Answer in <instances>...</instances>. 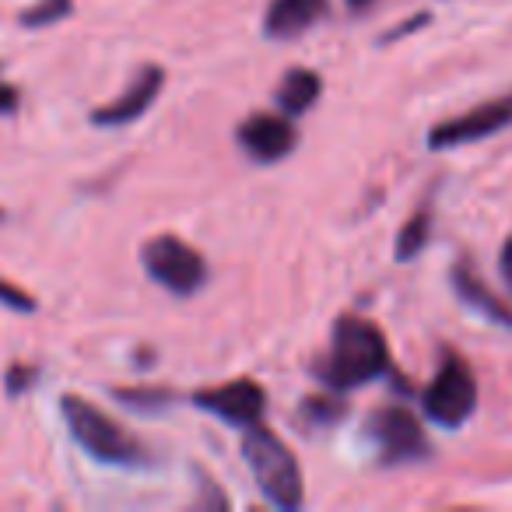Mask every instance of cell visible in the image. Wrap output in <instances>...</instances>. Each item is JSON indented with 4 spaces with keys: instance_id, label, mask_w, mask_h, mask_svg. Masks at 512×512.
Returning <instances> with one entry per match:
<instances>
[{
    "instance_id": "ac0fdd59",
    "label": "cell",
    "mask_w": 512,
    "mask_h": 512,
    "mask_svg": "<svg viewBox=\"0 0 512 512\" xmlns=\"http://www.w3.org/2000/svg\"><path fill=\"white\" fill-rule=\"evenodd\" d=\"M0 306L15 309V313H36V299H32L25 288L11 285V281L0 278Z\"/></svg>"
},
{
    "instance_id": "603a6c76",
    "label": "cell",
    "mask_w": 512,
    "mask_h": 512,
    "mask_svg": "<svg viewBox=\"0 0 512 512\" xmlns=\"http://www.w3.org/2000/svg\"><path fill=\"white\" fill-rule=\"evenodd\" d=\"M0 218H4V211H0Z\"/></svg>"
},
{
    "instance_id": "e0dca14e",
    "label": "cell",
    "mask_w": 512,
    "mask_h": 512,
    "mask_svg": "<svg viewBox=\"0 0 512 512\" xmlns=\"http://www.w3.org/2000/svg\"><path fill=\"white\" fill-rule=\"evenodd\" d=\"M116 397L127 407H137V411H162V407L172 404V393L165 390H116Z\"/></svg>"
},
{
    "instance_id": "ffe728a7",
    "label": "cell",
    "mask_w": 512,
    "mask_h": 512,
    "mask_svg": "<svg viewBox=\"0 0 512 512\" xmlns=\"http://www.w3.org/2000/svg\"><path fill=\"white\" fill-rule=\"evenodd\" d=\"M18 102H22V95H18V88H15V85H8V81H0V116L15 113Z\"/></svg>"
},
{
    "instance_id": "9a60e30c",
    "label": "cell",
    "mask_w": 512,
    "mask_h": 512,
    "mask_svg": "<svg viewBox=\"0 0 512 512\" xmlns=\"http://www.w3.org/2000/svg\"><path fill=\"white\" fill-rule=\"evenodd\" d=\"M302 421L313 428H327V425H337V421L348 414V404L334 393H320V397H306L302 400Z\"/></svg>"
},
{
    "instance_id": "ba28073f",
    "label": "cell",
    "mask_w": 512,
    "mask_h": 512,
    "mask_svg": "<svg viewBox=\"0 0 512 512\" xmlns=\"http://www.w3.org/2000/svg\"><path fill=\"white\" fill-rule=\"evenodd\" d=\"M193 404L200 411L214 414V418L228 421V425H256L267 411V390L256 379H232V383L207 386V390L193 393Z\"/></svg>"
},
{
    "instance_id": "277c9868",
    "label": "cell",
    "mask_w": 512,
    "mask_h": 512,
    "mask_svg": "<svg viewBox=\"0 0 512 512\" xmlns=\"http://www.w3.org/2000/svg\"><path fill=\"white\" fill-rule=\"evenodd\" d=\"M144 271L158 288L172 295H197L207 285V260L200 249L172 232H162L144 242L141 249Z\"/></svg>"
},
{
    "instance_id": "7a4b0ae2",
    "label": "cell",
    "mask_w": 512,
    "mask_h": 512,
    "mask_svg": "<svg viewBox=\"0 0 512 512\" xmlns=\"http://www.w3.org/2000/svg\"><path fill=\"white\" fill-rule=\"evenodd\" d=\"M60 418H64L71 439L92 460L109 463V467H144V463H151V453L141 439H134L120 421L109 418L102 407H95L92 400L78 397V393L60 397Z\"/></svg>"
},
{
    "instance_id": "4fadbf2b",
    "label": "cell",
    "mask_w": 512,
    "mask_h": 512,
    "mask_svg": "<svg viewBox=\"0 0 512 512\" xmlns=\"http://www.w3.org/2000/svg\"><path fill=\"white\" fill-rule=\"evenodd\" d=\"M323 92V78L309 67H292V71L281 78V85L274 88V102H278L281 113L288 116H302L306 109L316 106Z\"/></svg>"
},
{
    "instance_id": "5b68a950",
    "label": "cell",
    "mask_w": 512,
    "mask_h": 512,
    "mask_svg": "<svg viewBox=\"0 0 512 512\" xmlns=\"http://www.w3.org/2000/svg\"><path fill=\"white\" fill-rule=\"evenodd\" d=\"M425 414L442 428H460L477 411V379L470 365L453 351H442V362L435 379L428 383L425 397H421Z\"/></svg>"
},
{
    "instance_id": "44dd1931",
    "label": "cell",
    "mask_w": 512,
    "mask_h": 512,
    "mask_svg": "<svg viewBox=\"0 0 512 512\" xmlns=\"http://www.w3.org/2000/svg\"><path fill=\"white\" fill-rule=\"evenodd\" d=\"M498 274H502L505 288H509V292H512V235H509V239H505L502 253H498Z\"/></svg>"
},
{
    "instance_id": "d6986e66",
    "label": "cell",
    "mask_w": 512,
    "mask_h": 512,
    "mask_svg": "<svg viewBox=\"0 0 512 512\" xmlns=\"http://www.w3.org/2000/svg\"><path fill=\"white\" fill-rule=\"evenodd\" d=\"M32 383H36V369H32V365H11L8 369V393L11 397H22Z\"/></svg>"
},
{
    "instance_id": "2e32d148",
    "label": "cell",
    "mask_w": 512,
    "mask_h": 512,
    "mask_svg": "<svg viewBox=\"0 0 512 512\" xmlns=\"http://www.w3.org/2000/svg\"><path fill=\"white\" fill-rule=\"evenodd\" d=\"M71 11H74V0H39L36 8H29L22 15V25L25 29H50V25L64 22Z\"/></svg>"
},
{
    "instance_id": "52a82bcc",
    "label": "cell",
    "mask_w": 512,
    "mask_h": 512,
    "mask_svg": "<svg viewBox=\"0 0 512 512\" xmlns=\"http://www.w3.org/2000/svg\"><path fill=\"white\" fill-rule=\"evenodd\" d=\"M505 127H512V92L502 95V99L481 102V106L467 109V113L453 116V120H442L439 127L428 130V148L432 151L460 148V144L484 141V137L498 134Z\"/></svg>"
},
{
    "instance_id": "3957f363",
    "label": "cell",
    "mask_w": 512,
    "mask_h": 512,
    "mask_svg": "<svg viewBox=\"0 0 512 512\" xmlns=\"http://www.w3.org/2000/svg\"><path fill=\"white\" fill-rule=\"evenodd\" d=\"M242 460H246L249 474H253L256 488L274 509H299L306 498V484H302V470L295 453L260 421L246 428L242 435Z\"/></svg>"
},
{
    "instance_id": "6da1fadb",
    "label": "cell",
    "mask_w": 512,
    "mask_h": 512,
    "mask_svg": "<svg viewBox=\"0 0 512 512\" xmlns=\"http://www.w3.org/2000/svg\"><path fill=\"white\" fill-rule=\"evenodd\" d=\"M390 369V348H386L383 330L365 316H341L330 334V351L320 365L316 376L330 386V390H355L372 379H379Z\"/></svg>"
},
{
    "instance_id": "8992f818",
    "label": "cell",
    "mask_w": 512,
    "mask_h": 512,
    "mask_svg": "<svg viewBox=\"0 0 512 512\" xmlns=\"http://www.w3.org/2000/svg\"><path fill=\"white\" fill-rule=\"evenodd\" d=\"M365 428H369V439L376 442L379 460L390 463V467H393V463L425 460V456L432 453L421 421L400 404H390V407H379V411H372L369 425H365Z\"/></svg>"
},
{
    "instance_id": "5bb4252c",
    "label": "cell",
    "mask_w": 512,
    "mask_h": 512,
    "mask_svg": "<svg viewBox=\"0 0 512 512\" xmlns=\"http://www.w3.org/2000/svg\"><path fill=\"white\" fill-rule=\"evenodd\" d=\"M428 239H432V211H428V207H421V211H414L411 218L404 221V228H400L397 260H414V256L428 246Z\"/></svg>"
},
{
    "instance_id": "7c38bea8",
    "label": "cell",
    "mask_w": 512,
    "mask_h": 512,
    "mask_svg": "<svg viewBox=\"0 0 512 512\" xmlns=\"http://www.w3.org/2000/svg\"><path fill=\"white\" fill-rule=\"evenodd\" d=\"M453 288L456 295H460L463 302H467L470 309H477L481 316H488L491 323H498V327H509L512 330V309L505 306L502 299H498L495 292H491L488 285H484L481 278H477V271L470 264H456L453 267Z\"/></svg>"
},
{
    "instance_id": "7402d4cb",
    "label": "cell",
    "mask_w": 512,
    "mask_h": 512,
    "mask_svg": "<svg viewBox=\"0 0 512 512\" xmlns=\"http://www.w3.org/2000/svg\"><path fill=\"white\" fill-rule=\"evenodd\" d=\"M372 4H376V0H348L351 11H365V8H372Z\"/></svg>"
},
{
    "instance_id": "9c48e42d",
    "label": "cell",
    "mask_w": 512,
    "mask_h": 512,
    "mask_svg": "<svg viewBox=\"0 0 512 512\" xmlns=\"http://www.w3.org/2000/svg\"><path fill=\"white\" fill-rule=\"evenodd\" d=\"M235 141H239V148L246 151L253 162L274 165L295 151L299 130H295V123L288 113H253L239 123Z\"/></svg>"
},
{
    "instance_id": "8fae6325",
    "label": "cell",
    "mask_w": 512,
    "mask_h": 512,
    "mask_svg": "<svg viewBox=\"0 0 512 512\" xmlns=\"http://www.w3.org/2000/svg\"><path fill=\"white\" fill-rule=\"evenodd\" d=\"M330 15V0H271L264 11L267 39H299Z\"/></svg>"
},
{
    "instance_id": "30bf717a",
    "label": "cell",
    "mask_w": 512,
    "mask_h": 512,
    "mask_svg": "<svg viewBox=\"0 0 512 512\" xmlns=\"http://www.w3.org/2000/svg\"><path fill=\"white\" fill-rule=\"evenodd\" d=\"M165 88V71L158 64H144L141 71L134 74V81L127 85V92L120 99L106 102L92 113L95 127H127V123H137L151 106H155L158 92Z\"/></svg>"
}]
</instances>
